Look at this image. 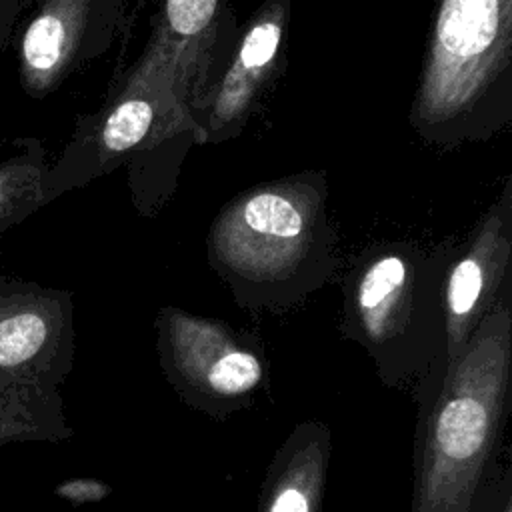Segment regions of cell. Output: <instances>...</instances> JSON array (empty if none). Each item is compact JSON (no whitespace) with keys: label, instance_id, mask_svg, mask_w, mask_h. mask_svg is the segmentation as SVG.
Here are the masks:
<instances>
[{"label":"cell","instance_id":"obj_1","mask_svg":"<svg viewBox=\"0 0 512 512\" xmlns=\"http://www.w3.org/2000/svg\"><path fill=\"white\" fill-rule=\"evenodd\" d=\"M324 172L306 170L248 186L214 216L210 268L248 308L290 306L330 280L338 264Z\"/></svg>","mask_w":512,"mask_h":512},{"label":"cell","instance_id":"obj_2","mask_svg":"<svg viewBox=\"0 0 512 512\" xmlns=\"http://www.w3.org/2000/svg\"><path fill=\"white\" fill-rule=\"evenodd\" d=\"M410 126L430 146L498 136L512 122V0H438Z\"/></svg>","mask_w":512,"mask_h":512},{"label":"cell","instance_id":"obj_3","mask_svg":"<svg viewBox=\"0 0 512 512\" xmlns=\"http://www.w3.org/2000/svg\"><path fill=\"white\" fill-rule=\"evenodd\" d=\"M510 362V290L446 368H428L432 404L416 512H466L496 448Z\"/></svg>","mask_w":512,"mask_h":512},{"label":"cell","instance_id":"obj_4","mask_svg":"<svg viewBox=\"0 0 512 512\" xmlns=\"http://www.w3.org/2000/svg\"><path fill=\"white\" fill-rule=\"evenodd\" d=\"M458 244L384 240L364 246L344 276L342 328L382 376L428 372L444 356L442 280Z\"/></svg>","mask_w":512,"mask_h":512},{"label":"cell","instance_id":"obj_5","mask_svg":"<svg viewBox=\"0 0 512 512\" xmlns=\"http://www.w3.org/2000/svg\"><path fill=\"white\" fill-rule=\"evenodd\" d=\"M192 144H198L196 126L168 82L128 70L96 112L78 116L70 140L50 164V200L128 164L138 204L152 174L178 168Z\"/></svg>","mask_w":512,"mask_h":512},{"label":"cell","instance_id":"obj_6","mask_svg":"<svg viewBox=\"0 0 512 512\" xmlns=\"http://www.w3.org/2000/svg\"><path fill=\"white\" fill-rule=\"evenodd\" d=\"M238 32L228 0H162L150 40L128 70L164 78L190 116L220 74Z\"/></svg>","mask_w":512,"mask_h":512},{"label":"cell","instance_id":"obj_7","mask_svg":"<svg viewBox=\"0 0 512 512\" xmlns=\"http://www.w3.org/2000/svg\"><path fill=\"white\" fill-rule=\"evenodd\" d=\"M130 0H40L16 38L20 88L42 100L112 44Z\"/></svg>","mask_w":512,"mask_h":512},{"label":"cell","instance_id":"obj_8","mask_svg":"<svg viewBox=\"0 0 512 512\" xmlns=\"http://www.w3.org/2000/svg\"><path fill=\"white\" fill-rule=\"evenodd\" d=\"M512 258V178L478 220L472 236L458 246L442 280L444 356L432 364L446 368L466 346L480 320L510 290Z\"/></svg>","mask_w":512,"mask_h":512},{"label":"cell","instance_id":"obj_9","mask_svg":"<svg viewBox=\"0 0 512 512\" xmlns=\"http://www.w3.org/2000/svg\"><path fill=\"white\" fill-rule=\"evenodd\" d=\"M290 4L292 0H264L240 26L220 74L190 114L198 144H220L244 130L280 68Z\"/></svg>","mask_w":512,"mask_h":512},{"label":"cell","instance_id":"obj_10","mask_svg":"<svg viewBox=\"0 0 512 512\" xmlns=\"http://www.w3.org/2000/svg\"><path fill=\"white\" fill-rule=\"evenodd\" d=\"M72 296L0 274V376H62L72 356Z\"/></svg>","mask_w":512,"mask_h":512},{"label":"cell","instance_id":"obj_11","mask_svg":"<svg viewBox=\"0 0 512 512\" xmlns=\"http://www.w3.org/2000/svg\"><path fill=\"white\" fill-rule=\"evenodd\" d=\"M158 344L178 376H194L214 398H240L262 378L256 350L210 318L164 308L158 314Z\"/></svg>","mask_w":512,"mask_h":512},{"label":"cell","instance_id":"obj_12","mask_svg":"<svg viewBox=\"0 0 512 512\" xmlns=\"http://www.w3.org/2000/svg\"><path fill=\"white\" fill-rule=\"evenodd\" d=\"M14 150L0 158V236L50 204L48 152L34 136L12 142Z\"/></svg>","mask_w":512,"mask_h":512},{"label":"cell","instance_id":"obj_13","mask_svg":"<svg viewBox=\"0 0 512 512\" xmlns=\"http://www.w3.org/2000/svg\"><path fill=\"white\" fill-rule=\"evenodd\" d=\"M316 470L312 466H298L286 470L282 480L274 486L266 512H314L316 506Z\"/></svg>","mask_w":512,"mask_h":512},{"label":"cell","instance_id":"obj_14","mask_svg":"<svg viewBox=\"0 0 512 512\" xmlns=\"http://www.w3.org/2000/svg\"><path fill=\"white\" fill-rule=\"evenodd\" d=\"M28 4L30 0H0V54L12 40L18 18L28 8Z\"/></svg>","mask_w":512,"mask_h":512}]
</instances>
